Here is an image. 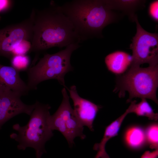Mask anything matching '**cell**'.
<instances>
[{"label": "cell", "mask_w": 158, "mask_h": 158, "mask_svg": "<svg viewBox=\"0 0 158 158\" xmlns=\"http://www.w3.org/2000/svg\"><path fill=\"white\" fill-rule=\"evenodd\" d=\"M32 11L33 33L30 52H34L35 56L32 65H35L40 53L49 48H61L81 42L72 23L59 6L52 3L43 9Z\"/></svg>", "instance_id": "cell-1"}, {"label": "cell", "mask_w": 158, "mask_h": 158, "mask_svg": "<svg viewBox=\"0 0 158 158\" xmlns=\"http://www.w3.org/2000/svg\"><path fill=\"white\" fill-rule=\"evenodd\" d=\"M69 19L81 42L102 37L103 29L120 18L106 4L104 0H75L59 6Z\"/></svg>", "instance_id": "cell-2"}, {"label": "cell", "mask_w": 158, "mask_h": 158, "mask_svg": "<svg viewBox=\"0 0 158 158\" xmlns=\"http://www.w3.org/2000/svg\"><path fill=\"white\" fill-rule=\"evenodd\" d=\"M35 103V107L28 123L23 126L18 123L13 125V128L18 133H12L10 137L18 142V150H24L31 147L35 150L36 156H42L46 152L45 143L54 135L47 122L51 107L37 100Z\"/></svg>", "instance_id": "cell-3"}, {"label": "cell", "mask_w": 158, "mask_h": 158, "mask_svg": "<svg viewBox=\"0 0 158 158\" xmlns=\"http://www.w3.org/2000/svg\"><path fill=\"white\" fill-rule=\"evenodd\" d=\"M158 64L145 68L131 65L125 73L117 78L114 91L118 92L120 97H124L125 92H128V102L138 97L150 99L158 104Z\"/></svg>", "instance_id": "cell-4"}, {"label": "cell", "mask_w": 158, "mask_h": 158, "mask_svg": "<svg viewBox=\"0 0 158 158\" xmlns=\"http://www.w3.org/2000/svg\"><path fill=\"white\" fill-rule=\"evenodd\" d=\"M79 43L71 44L64 49L53 54H44L36 65L30 67L26 71L27 84L30 90H36L40 83L52 79L57 80L67 89L64 77L73 69L71 64V57L73 51L80 47Z\"/></svg>", "instance_id": "cell-5"}, {"label": "cell", "mask_w": 158, "mask_h": 158, "mask_svg": "<svg viewBox=\"0 0 158 158\" xmlns=\"http://www.w3.org/2000/svg\"><path fill=\"white\" fill-rule=\"evenodd\" d=\"M62 101L58 108L53 115L48 118V123L53 131H59L66 140L69 145L73 146L74 140L76 137L83 140L86 135L83 133V127L79 122L69 102V97L66 88L61 90Z\"/></svg>", "instance_id": "cell-6"}, {"label": "cell", "mask_w": 158, "mask_h": 158, "mask_svg": "<svg viewBox=\"0 0 158 158\" xmlns=\"http://www.w3.org/2000/svg\"><path fill=\"white\" fill-rule=\"evenodd\" d=\"M134 22L136 32L130 46L132 51L131 65L140 66L144 63H148L149 66L157 65L158 33H150L145 30L139 23L137 15Z\"/></svg>", "instance_id": "cell-7"}, {"label": "cell", "mask_w": 158, "mask_h": 158, "mask_svg": "<svg viewBox=\"0 0 158 158\" xmlns=\"http://www.w3.org/2000/svg\"><path fill=\"white\" fill-rule=\"evenodd\" d=\"M34 13L21 22L0 29V56L9 60L16 47L22 42H31L33 36Z\"/></svg>", "instance_id": "cell-8"}, {"label": "cell", "mask_w": 158, "mask_h": 158, "mask_svg": "<svg viewBox=\"0 0 158 158\" xmlns=\"http://www.w3.org/2000/svg\"><path fill=\"white\" fill-rule=\"evenodd\" d=\"M21 96L12 91L0 92V129L6 122L17 115L31 114L35 103L30 105L24 103L20 99Z\"/></svg>", "instance_id": "cell-9"}, {"label": "cell", "mask_w": 158, "mask_h": 158, "mask_svg": "<svg viewBox=\"0 0 158 158\" xmlns=\"http://www.w3.org/2000/svg\"><path fill=\"white\" fill-rule=\"evenodd\" d=\"M67 89L73 102V109L79 122L83 126H87L93 131L94 121L101 107L80 97L75 85Z\"/></svg>", "instance_id": "cell-10"}, {"label": "cell", "mask_w": 158, "mask_h": 158, "mask_svg": "<svg viewBox=\"0 0 158 158\" xmlns=\"http://www.w3.org/2000/svg\"><path fill=\"white\" fill-rule=\"evenodd\" d=\"M19 73L11 66L0 63V92L12 91L21 96L28 93L30 90Z\"/></svg>", "instance_id": "cell-11"}, {"label": "cell", "mask_w": 158, "mask_h": 158, "mask_svg": "<svg viewBox=\"0 0 158 158\" xmlns=\"http://www.w3.org/2000/svg\"><path fill=\"white\" fill-rule=\"evenodd\" d=\"M131 103L125 112L114 121L107 126L105 128L104 136L99 143L94 145V150L97 151L95 158H109L105 151V145L107 142L111 138L117 135L120 128L127 115L131 113L133 102Z\"/></svg>", "instance_id": "cell-12"}, {"label": "cell", "mask_w": 158, "mask_h": 158, "mask_svg": "<svg viewBox=\"0 0 158 158\" xmlns=\"http://www.w3.org/2000/svg\"><path fill=\"white\" fill-rule=\"evenodd\" d=\"M104 62L107 69L118 75L125 73L132 62V56L125 51H117L111 53L105 58Z\"/></svg>", "instance_id": "cell-13"}, {"label": "cell", "mask_w": 158, "mask_h": 158, "mask_svg": "<svg viewBox=\"0 0 158 158\" xmlns=\"http://www.w3.org/2000/svg\"><path fill=\"white\" fill-rule=\"evenodd\" d=\"M104 1L110 9L122 11L132 22H134L137 15L135 12L144 8L146 2V1L142 0H104Z\"/></svg>", "instance_id": "cell-14"}, {"label": "cell", "mask_w": 158, "mask_h": 158, "mask_svg": "<svg viewBox=\"0 0 158 158\" xmlns=\"http://www.w3.org/2000/svg\"><path fill=\"white\" fill-rule=\"evenodd\" d=\"M124 139L126 144L134 149L142 147L146 140L145 132L138 126H133L128 128L125 133Z\"/></svg>", "instance_id": "cell-15"}, {"label": "cell", "mask_w": 158, "mask_h": 158, "mask_svg": "<svg viewBox=\"0 0 158 158\" xmlns=\"http://www.w3.org/2000/svg\"><path fill=\"white\" fill-rule=\"evenodd\" d=\"M141 99V101L138 104L135 100L131 113H133L138 116H144L149 119L157 121L158 119V114L154 112L146 99Z\"/></svg>", "instance_id": "cell-16"}, {"label": "cell", "mask_w": 158, "mask_h": 158, "mask_svg": "<svg viewBox=\"0 0 158 158\" xmlns=\"http://www.w3.org/2000/svg\"><path fill=\"white\" fill-rule=\"evenodd\" d=\"M10 60L11 66L19 72L27 71L30 67V59L27 55H15Z\"/></svg>", "instance_id": "cell-17"}, {"label": "cell", "mask_w": 158, "mask_h": 158, "mask_svg": "<svg viewBox=\"0 0 158 158\" xmlns=\"http://www.w3.org/2000/svg\"><path fill=\"white\" fill-rule=\"evenodd\" d=\"M158 124L154 123L149 126L145 132L146 140L151 149H158Z\"/></svg>", "instance_id": "cell-18"}, {"label": "cell", "mask_w": 158, "mask_h": 158, "mask_svg": "<svg viewBox=\"0 0 158 158\" xmlns=\"http://www.w3.org/2000/svg\"><path fill=\"white\" fill-rule=\"evenodd\" d=\"M31 42L25 40L21 42L15 49L13 52V56L16 55H27L30 52Z\"/></svg>", "instance_id": "cell-19"}, {"label": "cell", "mask_w": 158, "mask_h": 158, "mask_svg": "<svg viewBox=\"0 0 158 158\" xmlns=\"http://www.w3.org/2000/svg\"><path fill=\"white\" fill-rule=\"evenodd\" d=\"M158 1L154 0L149 4L148 12L150 17L155 22H158Z\"/></svg>", "instance_id": "cell-20"}, {"label": "cell", "mask_w": 158, "mask_h": 158, "mask_svg": "<svg viewBox=\"0 0 158 158\" xmlns=\"http://www.w3.org/2000/svg\"><path fill=\"white\" fill-rule=\"evenodd\" d=\"M14 2L13 0H0V20L1 14L10 11L13 7Z\"/></svg>", "instance_id": "cell-21"}, {"label": "cell", "mask_w": 158, "mask_h": 158, "mask_svg": "<svg viewBox=\"0 0 158 158\" xmlns=\"http://www.w3.org/2000/svg\"><path fill=\"white\" fill-rule=\"evenodd\" d=\"M158 155V150L157 149L152 152L148 151L145 152L141 158H157Z\"/></svg>", "instance_id": "cell-22"}, {"label": "cell", "mask_w": 158, "mask_h": 158, "mask_svg": "<svg viewBox=\"0 0 158 158\" xmlns=\"http://www.w3.org/2000/svg\"><path fill=\"white\" fill-rule=\"evenodd\" d=\"M36 157V158H41V157Z\"/></svg>", "instance_id": "cell-23"}]
</instances>
